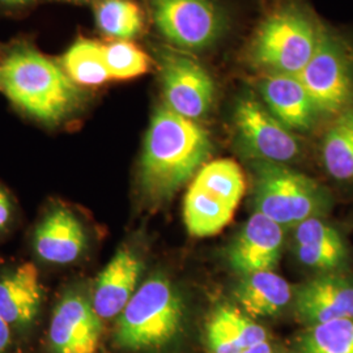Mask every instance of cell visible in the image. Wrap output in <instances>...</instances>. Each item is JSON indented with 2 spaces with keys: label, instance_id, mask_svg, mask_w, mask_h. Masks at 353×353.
Returning a JSON list of instances; mask_svg holds the SVG:
<instances>
[{
  "label": "cell",
  "instance_id": "ba28073f",
  "mask_svg": "<svg viewBox=\"0 0 353 353\" xmlns=\"http://www.w3.org/2000/svg\"><path fill=\"white\" fill-rule=\"evenodd\" d=\"M159 30L179 48L204 49L220 37L224 19L211 0H151Z\"/></svg>",
  "mask_w": 353,
  "mask_h": 353
},
{
  "label": "cell",
  "instance_id": "2e32d148",
  "mask_svg": "<svg viewBox=\"0 0 353 353\" xmlns=\"http://www.w3.org/2000/svg\"><path fill=\"white\" fill-rule=\"evenodd\" d=\"M33 242L39 259L52 265H68L81 255L87 239L75 214L59 207L38 225Z\"/></svg>",
  "mask_w": 353,
  "mask_h": 353
},
{
  "label": "cell",
  "instance_id": "e0dca14e",
  "mask_svg": "<svg viewBox=\"0 0 353 353\" xmlns=\"http://www.w3.org/2000/svg\"><path fill=\"white\" fill-rule=\"evenodd\" d=\"M268 110L290 131H307L316 122V105L297 75L271 74L262 81Z\"/></svg>",
  "mask_w": 353,
  "mask_h": 353
},
{
  "label": "cell",
  "instance_id": "52a82bcc",
  "mask_svg": "<svg viewBox=\"0 0 353 353\" xmlns=\"http://www.w3.org/2000/svg\"><path fill=\"white\" fill-rule=\"evenodd\" d=\"M319 113L339 114L353 93V59L341 41L322 30L310 62L297 75Z\"/></svg>",
  "mask_w": 353,
  "mask_h": 353
},
{
  "label": "cell",
  "instance_id": "44dd1931",
  "mask_svg": "<svg viewBox=\"0 0 353 353\" xmlns=\"http://www.w3.org/2000/svg\"><path fill=\"white\" fill-rule=\"evenodd\" d=\"M322 161L330 176L353 182V108L344 109L323 138Z\"/></svg>",
  "mask_w": 353,
  "mask_h": 353
},
{
  "label": "cell",
  "instance_id": "83f0119b",
  "mask_svg": "<svg viewBox=\"0 0 353 353\" xmlns=\"http://www.w3.org/2000/svg\"><path fill=\"white\" fill-rule=\"evenodd\" d=\"M240 353H275L272 351V348H271V345L267 343V341H262V343H259V344H256V345H254V347H250V348H248V350H243L242 352Z\"/></svg>",
  "mask_w": 353,
  "mask_h": 353
},
{
  "label": "cell",
  "instance_id": "8992f818",
  "mask_svg": "<svg viewBox=\"0 0 353 353\" xmlns=\"http://www.w3.org/2000/svg\"><path fill=\"white\" fill-rule=\"evenodd\" d=\"M321 33L301 11L280 10L256 30L250 49L252 61L274 74L299 75L314 55Z\"/></svg>",
  "mask_w": 353,
  "mask_h": 353
},
{
  "label": "cell",
  "instance_id": "9c48e42d",
  "mask_svg": "<svg viewBox=\"0 0 353 353\" xmlns=\"http://www.w3.org/2000/svg\"><path fill=\"white\" fill-rule=\"evenodd\" d=\"M234 125L243 147L262 161L285 164L300 154V143L290 128L254 99L239 101Z\"/></svg>",
  "mask_w": 353,
  "mask_h": 353
},
{
  "label": "cell",
  "instance_id": "277c9868",
  "mask_svg": "<svg viewBox=\"0 0 353 353\" xmlns=\"http://www.w3.org/2000/svg\"><path fill=\"white\" fill-rule=\"evenodd\" d=\"M254 205L279 225L294 228L326 214L330 198L313 178L284 164L262 161L255 166Z\"/></svg>",
  "mask_w": 353,
  "mask_h": 353
},
{
  "label": "cell",
  "instance_id": "d4e9b609",
  "mask_svg": "<svg viewBox=\"0 0 353 353\" xmlns=\"http://www.w3.org/2000/svg\"><path fill=\"white\" fill-rule=\"evenodd\" d=\"M103 57L112 79L127 80L148 72L150 57L135 43L119 39L103 45Z\"/></svg>",
  "mask_w": 353,
  "mask_h": 353
},
{
  "label": "cell",
  "instance_id": "9a60e30c",
  "mask_svg": "<svg viewBox=\"0 0 353 353\" xmlns=\"http://www.w3.org/2000/svg\"><path fill=\"white\" fill-rule=\"evenodd\" d=\"M293 250L301 265L325 274L339 271L348 261V249L339 232L321 217L294 227Z\"/></svg>",
  "mask_w": 353,
  "mask_h": 353
},
{
  "label": "cell",
  "instance_id": "6da1fadb",
  "mask_svg": "<svg viewBox=\"0 0 353 353\" xmlns=\"http://www.w3.org/2000/svg\"><path fill=\"white\" fill-rule=\"evenodd\" d=\"M212 150L210 134L195 121L170 110H156L140 160V186L152 203L169 201L201 170Z\"/></svg>",
  "mask_w": 353,
  "mask_h": 353
},
{
  "label": "cell",
  "instance_id": "30bf717a",
  "mask_svg": "<svg viewBox=\"0 0 353 353\" xmlns=\"http://www.w3.org/2000/svg\"><path fill=\"white\" fill-rule=\"evenodd\" d=\"M166 106L196 121L212 106L214 84L208 71L189 57L166 54L161 67Z\"/></svg>",
  "mask_w": 353,
  "mask_h": 353
},
{
  "label": "cell",
  "instance_id": "484cf974",
  "mask_svg": "<svg viewBox=\"0 0 353 353\" xmlns=\"http://www.w3.org/2000/svg\"><path fill=\"white\" fill-rule=\"evenodd\" d=\"M12 214V205L7 192L0 188V230L7 227L11 220Z\"/></svg>",
  "mask_w": 353,
  "mask_h": 353
},
{
  "label": "cell",
  "instance_id": "603a6c76",
  "mask_svg": "<svg viewBox=\"0 0 353 353\" xmlns=\"http://www.w3.org/2000/svg\"><path fill=\"white\" fill-rule=\"evenodd\" d=\"M96 21L105 34L125 41L143 29V14L132 0H101L96 8Z\"/></svg>",
  "mask_w": 353,
  "mask_h": 353
},
{
  "label": "cell",
  "instance_id": "d6986e66",
  "mask_svg": "<svg viewBox=\"0 0 353 353\" xmlns=\"http://www.w3.org/2000/svg\"><path fill=\"white\" fill-rule=\"evenodd\" d=\"M267 341L265 328L239 309H217L207 325V341L212 353H240Z\"/></svg>",
  "mask_w": 353,
  "mask_h": 353
},
{
  "label": "cell",
  "instance_id": "5bb4252c",
  "mask_svg": "<svg viewBox=\"0 0 353 353\" xmlns=\"http://www.w3.org/2000/svg\"><path fill=\"white\" fill-rule=\"evenodd\" d=\"M143 267L139 254L134 250L122 248L117 252L96 283L92 306L97 316L110 319L122 313L137 292Z\"/></svg>",
  "mask_w": 353,
  "mask_h": 353
},
{
  "label": "cell",
  "instance_id": "7c38bea8",
  "mask_svg": "<svg viewBox=\"0 0 353 353\" xmlns=\"http://www.w3.org/2000/svg\"><path fill=\"white\" fill-rule=\"evenodd\" d=\"M284 245V228L263 214L250 216L228 250V262L242 276L274 271Z\"/></svg>",
  "mask_w": 353,
  "mask_h": 353
},
{
  "label": "cell",
  "instance_id": "7a4b0ae2",
  "mask_svg": "<svg viewBox=\"0 0 353 353\" xmlns=\"http://www.w3.org/2000/svg\"><path fill=\"white\" fill-rule=\"evenodd\" d=\"M0 92L48 125L61 123L81 103V90L63 68L30 49L12 51L0 63Z\"/></svg>",
  "mask_w": 353,
  "mask_h": 353
},
{
  "label": "cell",
  "instance_id": "ac0fdd59",
  "mask_svg": "<svg viewBox=\"0 0 353 353\" xmlns=\"http://www.w3.org/2000/svg\"><path fill=\"white\" fill-rule=\"evenodd\" d=\"M41 303L42 287L34 265H20L10 275L0 278V316L10 326L32 323Z\"/></svg>",
  "mask_w": 353,
  "mask_h": 353
},
{
  "label": "cell",
  "instance_id": "8fae6325",
  "mask_svg": "<svg viewBox=\"0 0 353 353\" xmlns=\"http://www.w3.org/2000/svg\"><path fill=\"white\" fill-rule=\"evenodd\" d=\"M101 318L80 294L68 293L54 310L49 343L54 353H96L101 338Z\"/></svg>",
  "mask_w": 353,
  "mask_h": 353
},
{
  "label": "cell",
  "instance_id": "f1b7e54d",
  "mask_svg": "<svg viewBox=\"0 0 353 353\" xmlns=\"http://www.w3.org/2000/svg\"><path fill=\"white\" fill-rule=\"evenodd\" d=\"M6 3H11V4H19V3H26L28 0H3Z\"/></svg>",
  "mask_w": 353,
  "mask_h": 353
},
{
  "label": "cell",
  "instance_id": "3957f363",
  "mask_svg": "<svg viewBox=\"0 0 353 353\" xmlns=\"http://www.w3.org/2000/svg\"><path fill=\"white\" fill-rule=\"evenodd\" d=\"M183 321V303L173 284L154 275L134 293L118 319L115 341L130 351L159 350L176 336Z\"/></svg>",
  "mask_w": 353,
  "mask_h": 353
},
{
  "label": "cell",
  "instance_id": "4316f807",
  "mask_svg": "<svg viewBox=\"0 0 353 353\" xmlns=\"http://www.w3.org/2000/svg\"><path fill=\"white\" fill-rule=\"evenodd\" d=\"M10 344H11V327L0 316V353L7 352Z\"/></svg>",
  "mask_w": 353,
  "mask_h": 353
},
{
  "label": "cell",
  "instance_id": "ffe728a7",
  "mask_svg": "<svg viewBox=\"0 0 353 353\" xmlns=\"http://www.w3.org/2000/svg\"><path fill=\"white\" fill-rule=\"evenodd\" d=\"M236 297L250 316H274L292 299L290 283L275 271H261L241 279Z\"/></svg>",
  "mask_w": 353,
  "mask_h": 353
},
{
  "label": "cell",
  "instance_id": "5b68a950",
  "mask_svg": "<svg viewBox=\"0 0 353 353\" xmlns=\"http://www.w3.org/2000/svg\"><path fill=\"white\" fill-rule=\"evenodd\" d=\"M245 192L240 165L229 159L203 165L183 202V221L191 236L210 237L230 223Z\"/></svg>",
  "mask_w": 353,
  "mask_h": 353
},
{
  "label": "cell",
  "instance_id": "7402d4cb",
  "mask_svg": "<svg viewBox=\"0 0 353 353\" xmlns=\"http://www.w3.org/2000/svg\"><path fill=\"white\" fill-rule=\"evenodd\" d=\"M62 65L71 80L87 87L101 85L112 79L103 57V45L79 38L62 58Z\"/></svg>",
  "mask_w": 353,
  "mask_h": 353
},
{
  "label": "cell",
  "instance_id": "4fadbf2b",
  "mask_svg": "<svg viewBox=\"0 0 353 353\" xmlns=\"http://www.w3.org/2000/svg\"><path fill=\"white\" fill-rule=\"evenodd\" d=\"M296 312L310 326L353 319V280L338 272L312 279L296 292Z\"/></svg>",
  "mask_w": 353,
  "mask_h": 353
},
{
  "label": "cell",
  "instance_id": "cb8c5ba5",
  "mask_svg": "<svg viewBox=\"0 0 353 353\" xmlns=\"http://www.w3.org/2000/svg\"><path fill=\"white\" fill-rule=\"evenodd\" d=\"M297 353H353V319H338L309 328Z\"/></svg>",
  "mask_w": 353,
  "mask_h": 353
}]
</instances>
